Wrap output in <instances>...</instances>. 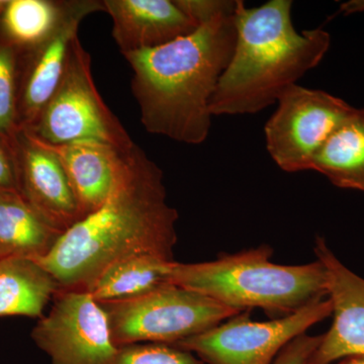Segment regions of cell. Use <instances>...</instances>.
Returning <instances> with one entry per match:
<instances>
[{
  "label": "cell",
  "instance_id": "13",
  "mask_svg": "<svg viewBox=\"0 0 364 364\" xmlns=\"http://www.w3.org/2000/svg\"><path fill=\"white\" fill-rule=\"evenodd\" d=\"M122 54L152 49L188 35L198 21L177 0H104Z\"/></svg>",
  "mask_w": 364,
  "mask_h": 364
},
{
  "label": "cell",
  "instance_id": "15",
  "mask_svg": "<svg viewBox=\"0 0 364 364\" xmlns=\"http://www.w3.org/2000/svg\"><path fill=\"white\" fill-rule=\"evenodd\" d=\"M62 234L20 193H0V259H41Z\"/></svg>",
  "mask_w": 364,
  "mask_h": 364
},
{
  "label": "cell",
  "instance_id": "23",
  "mask_svg": "<svg viewBox=\"0 0 364 364\" xmlns=\"http://www.w3.org/2000/svg\"><path fill=\"white\" fill-rule=\"evenodd\" d=\"M0 193H20L14 151L0 140Z\"/></svg>",
  "mask_w": 364,
  "mask_h": 364
},
{
  "label": "cell",
  "instance_id": "17",
  "mask_svg": "<svg viewBox=\"0 0 364 364\" xmlns=\"http://www.w3.org/2000/svg\"><path fill=\"white\" fill-rule=\"evenodd\" d=\"M58 291L56 279L36 261L0 259V317L42 318Z\"/></svg>",
  "mask_w": 364,
  "mask_h": 364
},
{
  "label": "cell",
  "instance_id": "14",
  "mask_svg": "<svg viewBox=\"0 0 364 364\" xmlns=\"http://www.w3.org/2000/svg\"><path fill=\"white\" fill-rule=\"evenodd\" d=\"M45 145L58 157L65 169L77 200L81 219L102 207L111 196L131 151L93 142Z\"/></svg>",
  "mask_w": 364,
  "mask_h": 364
},
{
  "label": "cell",
  "instance_id": "10",
  "mask_svg": "<svg viewBox=\"0 0 364 364\" xmlns=\"http://www.w3.org/2000/svg\"><path fill=\"white\" fill-rule=\"evenodd\" d=\"M105 11L100 0H65L61 18L47 39L23 51L20 90L21 131L33 122L54 95L65 73L80 23L91 14Z\"/></svg>",
  "mask_w": 364,
  "mask_h": 364
},
{
  "label": "cell",
  "instance_id": "21",
  "mask_svg": "<svg viewBox=\"0 0 364 364\" xmlns=\"http://www.w3.org/2000/svg\"><path fill=\"white\" fill-rule=\"evenodd\" d=\"M114 364H205L195 354L172 345L140 343L121 347Z\"/></svg>",
  "mask_w": 364,
  "mask_h": 364
},
{
  "label": "cell",
  "instance_id": "2",
  "mask_svg": "<svg viewBox=\"0 0 364 364\" xmlns=\"http://www.w3.org/2000/svg\"><path fill=\"white\" fill-rule=\"evenodd\" d=\"M178 213L166 202L163 172L139 146L102 207L67 229L45 257L33 260L59 289H85L105 268L135 254L173 260Z\"/></svg>",
  "mask_w": 364,
  "mask_h": 364
},
{
  "label": "cell",
  "instance_id": "9",
  "mask_svg": "<svg viewBox=\"0 0 364 364\" xmlns=\"http://www.w3.org/2000/svg\"><path fill=\"white\" fill-rule=\"evenodd\" d=\"M53 299L32 331L52 364H114L119 348L102 305L85 289H59Z\"/></svg>",
  "mask_w": 364,
  "mask_h": 364
},
{
  "label": "cell",
  "instance_id": "12",
  "mask_svg": "<svg viewBox=\"0 0 364 364\" xmlns=\"http://www.w3.org/2000/svg\"><path fill=\"white\" fill-rule=\"evenodd\" d=\"M315 253L325 267L333 323L306 364L364 355V279L345 267L321 237L316 239Z\"/></svg>",
  "mask_w": 364,
  "mask_h": 364
},
{
  "label": "cell",
  "instance_id": "4",
  "mask_svg": "<svg viewBox=\"0 0 364 364\" xmlns=\"http://www.w3.org/2000/svg\"><path fill=\"white\" fill-rule=\"evenodd\" d=\"M272 253L270 246L261 245L208 262H176L170 284L239 312L262 309L274 318L291 315L327 296V277L321 261L280 265L270 261Z\"/></svg>",
  "mask_w": 364,
  "mask_h": 364
},
{
  "label": "cell",
  "instance_id": "7",
  "mask_svg": "<svg viewBox=\"0 0 364 364\" xmlns=\"http://www.w3.org/2000/svg\"><path fill=\"white\" fill-rule=\"evenodd\" d=\"M331 315L328 298L267 322L253 321L245 311L174 346L205 364H273L287 345Z\"/></svg>",
  "mask_w": 364,
  "mask_h": 364
},
{
  "label": "cell",
  "instance_id": "1",
  "mask_svg": "<svg viewBox=\"0 0 364 364\" xmlns=\"http://www.w3.org/2000/svg\"><path fill=\"white\" fill-rule=\"evenodd\" d=\"M198 21L193 32L167 44L124 55L144 128L176 142L198 145L212 124L210 102L236 42L237 0H177Z\"/></svg>",
  "mask_w": 364,
  "mask_h": 364
},
{
  "label": "cell",
  "instance_id": "16",
  "mask_svg": "<svg viewBox=\"0 0 364 364\" xmlns=\"http://www.w3.org/2000/svg\"><path fill=\"white\" fill-rule=\"evenodd\" d=\"M312 170L340 188L364 191V109H352L318 150Z\"/></svg>",
  "mask_w": 364,
  "mask_h": 364
},
{
  "label": "cell",
  "instance_id": "19",
  "mask_svg": "<svg viewBox=\"0 0 364 364\" xmlns=\"http://www.w3.org/2000/svg\"><path fill=\"white\" fill-rule=\"evenodd\" d=\"M63 1L9 0L0 18V31L21 50L49 37L61 18Z\"/></svg>",
  "mask_w": 364,
  "mask_h": 364
},
{
  "label": "cell",
  "instance_id": "20",
  "mask_svg": "<svg viewBox=\"0 0 364 364\" xmlns=\"http://www.w3.org/2000/svg\"><path fill=\"white\" fill-rule=\"evenodd\" d=\"M23 50L0 31V140L13 149L21 132L20 90Z\"/></svg>",
  "mask_w": 364,
  "mask_h": 364
},
{
  "label": "cell",
  "instance_id": "24",
  "mask_svg": "<svg viewBox=\"0 0 364 364\" xmlns=\"http://www.w3.org/2000/svg\"><path fill=\"white\" fill-rule=\"evenodd\" d=\"M336 364H364V355H352L340 359Z\"/></svg>",
  "mask_w": 364,
  "mask_h": 364
},
{
  "label": "cell",
  "instance_id": "18",
  "mask_svg": "<svg viewBox=\"0 0 364 364\" xmlns=\"http://www.w3.org/2000/svg\"><path fill=\"white\" fill-rule=\"evenodd\" d=\"M176 261L151 254H135L116 261L85 289L98 303L135 298L170 284Z\"/></svg>",
  "mask_w": 364,
  "mask_h": 364
},
{
  "label": "cell",
  "instance_id": "11",
  "mask_svg": "<svg viewBox=\"0 0 364 364\" xmlns=\"http://www.w3.org/2000/svg\"><path fill=\"white\" fill-rule=\"evenodd\" d=\"M13 151L21 198L64 233L81 214L63 165L45 144L23 130Z\"/></svg>",
  "mask_w": 364,
  "mask_h": 364
},
{
  "label": "cell",
  "instance_id": "8",
  "mask_svg": "<svg viewBox=\"0 0 364 364\" xmlns=\"http://www.w3.org/2000/svg\"><path fill=\"white\" fill-rule=\"evenodd\" d=\"M352 109L326 91L291 85L264 127L273 161L289 173L312 170L318 150Z\"/></svg>",
  "mask_w": 364,
  "mask_h": 364
},
{
  "label": "cell",
  "instance_id": "25",
  "mask_svg": "<svg viewBox=\"0 0 364 364\" xmlns=\"http://www.w3.org/2000/svg\"><path fill=\"white\" fill-rule=\"evenodd\" d=\"M7 1L9 0H0V18H1L2 14H4V9H6Z\"/></svg>",
  "mask_w": 364,
  "mask_h": 364
},
{
  "label": "cell",
  "instance_id": "5",
  "mask_svg": "<svg viewBox=\"0 0 364 364\" xmlns=\"http://www.w3.org/2000/svg\"><path fill=\"white\" fill-rule=\"evenodd\" d=\"M100 304L117 348L140 343L174 346L242 313L173 284L135 298Z\"/></svg>",
  "mask_w": 364,
  "mask_h": 364
},
{
  "label": "cell",
  "instance_id": "3",
  "mask_svg": "<svg viewBox=\"0 0 364 364\" xmlns=\"http://www.w3.org/2000/svg\"><path fill=\"white\" fill-rule=\"evenodd\" d=\"M291 0H269L247 9L237 0L236 42L210 102L214 116L256 114L317 67L331 43L322 28L299 33Z\"/></svg>",
  "mask_w": 364,
  "mask_h": 364
},
{
  "label": "cell",
  "instance_id": "22",
  "mask_svg": "<svg viewBox=\"0 0 364 364\" xmlns=\"http://www.w3.org/2000/svg\"><path fill=\"white\" fill-rule=\"evenodd\" d=\"M321 340L322 336L301 335L280 352L273 364H306Z\"/></svg>",
  "mask_w": 364,
  "mask_h": 364
},
{
  "label": "cell",
  "instance_id": "6",
  "mask_svg": "<svg viewBox=\"0 0 364 364\" xmlns=\"http://www.w3.org/2000/svg\"><path fill=\"white\" fill-rule=\"evenodd\" d=\"M52 146L102 143L128 151L135 146L93 81L90 53L79 37L72 45L65 73L32 126L23 130Z\"/></svg>",
  "mask_w": 364,
  "mask_h": 364
}]
</instances>
